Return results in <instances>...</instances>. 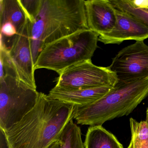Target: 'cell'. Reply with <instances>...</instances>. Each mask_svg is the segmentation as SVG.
<instances>
[{"mask_svg":"<svg viewBox=\"0 0 148 148\" xmlns=\"http://www.w3.org/2000/svg\"><path fill=\"white\" fill-rule=\"evenodd\" d=\"M74 106L40 92L34 108L3 132L8 148H48L73 119Z\"/></svg>","mask_w":148,"mask_h":148,"instance_id":"obj_1","label":"cell"},{"mask_svg":"<svg viewBox=\"0 0 148 148\" xmlns=\"http://www.w3.org/2000/svg\"><path fill=\"white\" fill-rule=\"evenodd\" d=\"M30 37L34 63L45 46L81 30L89 29L84 0H42Z\"/></svg>","mask_w":148,"mask_h":148,"instance_id":"obj_2","label":"cell"},{"mask_svg":"<svg viewBox=\"0 0 148 148\" xmlns=\"http://www.w3.org/2000/svg\"><path fill=\"white\" fill-rule=\"evenodd\" d=\"M148 96V79L116 85L90 104L74 106L73 119L82 125H102L106 122L130 114Z\"/></svg>","mask_w":148,"mask_h":148,"instance_id":"obj_3","label":"cell"},{"mask_svg":"<svg viewBox=\"0 0 148 148\" xmlns=\"http://www.w3.org/2000/svg\"><path fill=\"white\" fill-rule=\"evenodd\" d=\"M99 37L90 29L81 30L48 44L38 56L34 69L45 68L60 75L70 66L91 60Z\"/></svg>","mask_w":148,"mask_h":148,"instance_id":"obj_4","label":"cell"},{"mask_svg":"<svg viewBox=\"0 0 148 148\" xmlns=\"http://www.w3.org/2000/svg\"><path fill=\"white\" fill-rule=\"evenodd\" d=\"M0 80L6 74L12 75L36 90L34 64L33 59L30 22L25 24L12 39L8 47L1 34Z\"/></svg>","mask_w":148,"mask_h":148,"instance_id":"obj_5","label":"cell"},{"mask_svg":"<svg viewBox=\"0 0 148 148\" xmlns=\"http://www.w3.org/2000/svg\"><path fill=\"white\" fill-rule=\"evenodd\" d=\"M40 92L12 75L0 80V128L2 133L20 121L36 105Z\"/></svg>","mask_w":148,"mask_h":148,"instance_id":"obj_6","label":"cell"},{"mask_svg":"<svg viewBox=\"0 0 148 148\" xmlns=\"http://www.w3.org/2000/svg\"><path fill=\"white\" fill-rule=\"evenodd\" d=\"M117 83L116 74L108 66H97L89 60L70 66L62 72L57 79L56 86L76 90L104 86L114 87Z\"/></svg>","mask_w":148,"mask_h":148,"instance_id":"obj_7","label":"cell"},{"mask_svg":"<svg viewBox=\"0 0 148 148\" xmlns=\"http://www.w3.org/2000/svg\"><path fill=\"white\" fill-rule=\"evenodd\" d=\"M108 67L116 76V85L148 79V46L143 40L124 47Z\"/></svg>","mask_w":148,"mask_h":148,"instance_id":"obj_8","label":"cell"},{"mask_svg":"<svg viewBox=\"0 0 148 148\" xmlns=\"http://www.w3.org/2000/svg\"><path fill=\"white\" fill-rule=\"evenodd\" d=\"M117 20L110 32L99 37L105 45L119 44L126 40L143 41L148 38V27L127 14L116 9Z\"/></svg>","mask_w":148,"mask_h":148,"instance_id":"obj_9","label":"cell"},{"mask_svg":"<svg viewBox=\"0 0 148 148\" xmlns=\"http://www.w3.org/2000/svg\"><path fill=\"white\" fill-rule=\"evenodd\" d=\"M89 29L99 36L110 32L116 22V9L110 0L85 1Z\"/></svg>","mask_w":148,"mask_h":148,"instance_id":"obj_10","label":"cell"},{"mask_svg":"<svg viewBox=\"0 0 148 148\" xmlns=\"http://www.w3.org/2000/svg\"><path fill=\"white\" fill-rule=\"evenodd\" d=\"M113 87L104 86L90 89L70 90L62 89L55 86L50 91L48 95L52 98L71 104L74 106H82L90 104L99 100Z\"/></svg>","mask_w":148,"mask_h":148,"instance_id":"obj_11","label":"cell"},{"mask_svg":"<svg viewBox=\"0 0 148 148\" xmlns=\"http://www.w3.org/2000/svg\"><path fill=\"white\" fill-rule=\"evenodd\" d=\"M84 145L85 148H123L114 135L102 125L88 128Z\"/></svg>","mask_w":148,"mask_h":148,"instance_id":"obj_12","label":"cell"},{"mask_svg":"<svg viewBox=\"0 0 148 148\" xmlns=\"http://www.w3.org/2000/svg\"><path fill=\"white\" fill-rule=\"evenodd\" d=\"M26 21L18 0H0V25L5 22H11L18 32Z\"/></svg>","mask_w":148,"mask_h":148,"instance_id":"obj_13","label":"cell"},{"mask_svg":"<svg viewBox=\"0 0 148 148\" xmlns=\"http://www.w3.org/2000/svg\"><path fill=\"white\" fill-rule=\"evenodd\" d=\"M73 120L66 125L59 138L61 148H85L80 128Z\"/></svg>","mask_w":148,"mask_h":148,"instance_id":"obj_14","label":"cell"},{"mask_svg":"<svg viewBox=\"0 0 148 148\" xmlns=\"http://www.w3.org/2000/svg\"><path fill=\"white\" fill-rule=\"evenodd\" d=\"M131 140L128 148H148V124L130 119Z\"/></svg>","mask_w":148,"mask_h":148,"instance_id":"obj_15","label":"cell"},{"mask_svg":"<svg viewBox=\"0 0 148 148\" xmlns=\"http://www.w3.org/2000/svg\"><path fill=\"white\" fill-rule=\"evenodd\" d=\"M117 10L130 15L148 27V8L135 7L129 0H110Z\"/></svg>","mask_w":148,"mask_h":148,"instance_id":"obj_16","label":"cell"},{"mask_svg":"<svg viewBox=\"0 0 148 148\" xmlns=\"http://www.w3.org/2000/svg\"><path fill=\"white\" fill-rule=\"evenodd\" d=\"M27 19L31 24L35 21L41 8L42 0H18Z\"/></svg>","mask_w":148,"mask_h":148,"instance_id":"obj_17","label":"cell"},{"mask_svg":"<svg viewBox=\"0 0 148 148\" xmlns=\"http://www.w3.org/2000/svg\"><path fill=\"white\" fill-rule=\"evenodd\" d=\"M1 35L8 37H14L18 33L16 27L9 22H5L1 26Z\"/></svg>","mask_w":148,"mask_h":148,"instance_id":"obj_18","label":"cell"},{"mask_svg":"<svg viewBox=\"0 0 148 148\" xmlns=\"http://www.w3.org/2000/svg\"><path fill=\"white\" fill-rule=\"evenodd\" d=\"M48 148H61V143L59 140L55 141L51 144Z\"/></svg>","mask_w":148,"mask_h":148,"instance_id":"obj_19","label":"cell"},{"mask_svg":"<svg viewBox=\"0 0 148 148\" xmlns=\"http://www.w3.org/2000/svg\"><path fill=\"white\" fill-rule=\"evenodd\" d=\"M145 121H146V123L148 124V108L147 109V111H146V116Z\"/></svg>","mask_w":148,"mask_h":148,"instance_id":"obj_20","label":"cell"}]
</instances>
